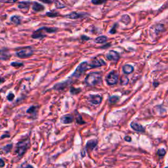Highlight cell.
<instances>
[{"label":"cell","mask_w":168,"mask_h":168,"mask_svg":"<svg viewBox=\"0 0 168 168\" xmlns=\"http://www.w3.org/2000/svg\"><path fill=\"white\" fill-rule=\"evenodd\" d=\"M30 147V142L28 137L22 139L21 140H19L16 145L15 154H17L19 158H21L26 154V152L28 151Z\"/></svg>","instance_id":"1"},{"label":"cell","mask_w":168,"mask_h":168,"mask_svg":"<svg viewBox=\"0 0 168 168\" xmlns=\"http://www.w3.org/2000/svg\"><path fill=\"white\" fill-rule=\"evenodd\" d=\"M58 30V28H53V27H47V26H43V27L40 28L36 31L33 32L32 35V38L33 39H42L45 38L47 35L46 33H55Z\"/></svg>","instance_id":"2"},{"label":"cell","mask_w":168,"mask_h":168,"mask_svg":"<svg viewBox=\"0 0 168 168\" xmlns=\"http://www.w3.org/2000/svg\"><path fill=\"white\" fill-rule=\"evenodd\" d=\"M102 76L99 72H91L88 74L85 78V83L87 86H95L101 82Z\"/></svg>","instance_id":"3"},{"label":"cell","mask_w":168,"mask_h":168,"mask_svg":"<svg viewBox=\"0 0 168 168\" xmlns=\"http://www.w3.org/2000/svg\"><path fill=\"white\" fill-rule=\"evenodd\" d=\"M34 50H33L32 47L28 46V47H24L23 48L18 49L15 55L17 57L21 59H28L32 57L33 55Z\"/></svg>","instance_id":"4"},{"label":"cell","mask_w":168,"mask_h":168,"mask_svg":"<svg viewBox=\"0 0 168 168\" xmlns=\"http://www.w3.org/2000/svg\"><path fill=\"white\" fill-rule=\"evenodd\" d=\"M91 69V66H89L88 63L83 62L78 65V66L77 67V69H76L75 72L73 73V74L72 75L71 77H72V78L74 77V78H79L84 72H85V71Z\"/></svg>","instance_id":"5"},{"label":"cell","mask_w":168,"mask_h":168,"mask_svg":"<svg viewBox=\"0 0 168 168\" xmlns=\"http://www.w3.org/2000/svg\"><path fill=\"white\" fill-rule=\"evenodd\" d=\"M118 78H119V75H118V73L115 70L111 71L109 74V75L106 76V80L107 84L109 85H116L118 82Z\"/></svg>","instance_id":"6"},{"label":"cell","mask_w":168,"mask_h":168,"mask_svg":"<svg viewBox=\"0 0 168 168\" xmlns=\"http://www.w3.org/2000/svg\"><path fill=\"white\" fill-rule=\"evenodd\" d=\"M89 64L91 69H94L97 68V67H100L102 66H105L106 64L103 59L98 57H95L91 60V63Z\"/></svg>","instance_id":"7"},{"label":"cell","mask_w":168,"mask_h":168,"mask_svg":"<svg viewBox=\"0 0 168 168\" xmlns=\"http://www.w3.org/2000/svg\"><path fill=\"white\" fill-rule=\"evenodd\" d=\"M106 57L109 60L116 63L118 61L119 59H120V55L118 52L111 50L109 52L108 54L106 55Z\"/></svg>","instance_id":"8"},{"label":"cell","mask_w":168,"mask_h":168,"mask_svg":"<svg viewBox=\"0 0 168 168\" xmlns=\"http://www.w3.org/2000/svg\"><path fill=\"white\" fill-rule=\"evenodd\" d=\"M88 100L93 104H100L102 102V97L99 95H89L88 96Z\"/></svg>","instance_id":"9"},{"label":"cell","mask_w":168,"mask_h":168,"mask_svg":"<svg viewBox=\"0 0 168 168\" xmlns=\"http://www.w3.org/2000/svg\"><path fill=\"white\" fill-rule=\"evenodd\" d=\"M60 122L63 124H70L73 122L74 116L71 114H65L60 118Z\"/></svg>","instance_id":"10"},{"label":"cell","mask_w":168,"mask_h":168,"mask_svg":"<svg viewBox=\"0 0 168 168\" xmlns=\"http://www.w3.org/2000/svg\"><path fill=\"white\" fill-rule=\"evenodd\" d=\"M11 57V53L8 49H0V60H8Z\"/></svg>","instance_id":"11"},{"label":"cell","mask_w":168,"mask_h":168,"mask_svg":"<svg viewBox=\"0 0 168 168\" xmlns=\"http://www.w3.org/2000/svg\"><path fill=\"white\" fill-rule=\"evenodd\" d=\"M70 82V80H66V81L60 82V83H58L54 85V87H53V89H55V90H57V91L63 90L65 87H66L69 85Z\"/></svg>","instance_id":"12"},{"label":"cell","mask_w":168,"mask_h":168,"mask_svg":"<svg viewBox=\"0 0 168 168\" xmlns=\"http://www.w3.org/2000/svg\"><path fill=\"white\" fill-rule=\"evenodd\" d=\"M39 109V106L38 105H33L30 106V108L26 110V113L30 114V115L33 117V118H36L38 115V112Z\"/></svg>","instance_id":"13"},{"label":"cell","mask_w":168,"mask_h":168,"mask_svg":"<svg viewBox=\"0 0 168 168\" xmlns=\"http://www.w3.org/2000/svg\"><path fill=\"white\" fill-rule=\"evenodd\" d=\"M97 144H98V140L97 139L89 140L87 142V144L85 146L86 149L89 150H93L96 147Z\"/></svg>","instance_id":"14"},{"label":"cell","mask_w":168,"mask_h":168,"mask_svg":"<svg viewBox=\"0 0 168 168\" xmlns=\"http://www.w3.org/2000/svg\"><path fill=\"white\" fill-rule=\"evenodd\" d=\"M86 15L85 13H78L77 12H72L70 14L66 15V18H69L70 19H78L80 18H83Z\"/></svg>","instance_id":"15"},{"label":"cell","mask_w":168,"mask_h":168,"mask_svg":"<svg viewBox=\"0 0 168 168\" xmlns=\"http://www.w3.org/2000/svg\"><path fill=\"white\" fill-rule=\"evenodd\" d=\"M131 127L133 130L137 132H141V133H144L145 132V128L143 127L140 124L137 123V122H131Z\"/></svg>","instance_id":"16"},{"label":"cell","mask_w":168,"mask_h":168,"mask_svg":"<svg viewBox=\"0 0 168 168\" xmlns=\"http://www.w3.org/2000/svg\"><path fill=\"white\" fill-rule=\"evenodd\" d=\"M32 9L36 12H41L45 9L44 6L37 2H33L32 5Z\"/></svg>","instance_id":"17"},{"label":"cell","mask_w":168,"mask_h":168,"mask_svg":"<svg viewBox=\"0 0 168 168\" xmlns=\"http://www.w3.org/2000/svg\"><path fill=\"white\" fill-rule=\"evenodd\" d=\"M134 70L133 66L131 64H125L123 66V72L125 74H131Z\"/></svg>","instance_id":"18"},{"label":"cell","mask_w":168,"mask_h":168,"mask_svg":"<svg viewBox=\"0 0 168 168\" xmlns=\"http://www.w3.org/2000/svg\"><path fill=\"white\" fill-rule=\"evenodd\" d=\"M120 21L122 22V23H124L125 25L129 24L131 22V18L130 17L127 15H124L122 18L120 19Z\"/></svg>","instance_id":"19"},{"label":"cell","mask_w":168,"mask_h":168,"mask_svg":"<svg viewBox=\"0 0 168 168\" xmlns=\"http://www.w3.org/2000/svg\"><path fill=\"white\" fill-rule=\"evenodd\" d=\"M107 39H108V38H107L106 36H101L95 38V42L97 43H104L107 41Z\"/></svg>","instance_id":"20"},{"label":"cell","mask_w":168,"mask_h":168,"mask_svg":"<svg viewBox=\"0 0 168 168\" xmlns=\"http://www.w3.org/2000/svg\"><path fill=\"white\" fill-rule=\"evenodd\" d=\"M11 21L13 23L15 24L16 25H19L20 24H21V18H20L18 16H13L11 18Z\"/></svg>","instance_id":"21"},{"label":"cell","mask_w":168,"mask_h":168,"mask_svg":"<svg viewBox=\"0 0 168 168\" xmlns=\"http://www.w3.org/2000/svg\"><path fill=\"white\" fill-rule=\"evenodd\" d=\"M30 5V2H20L19 4L18 5V9H26V8H28Z\"/></svg>","instance_id":"22"},{"label":"cell","mask_w":168,"mask_h":168,"mask_svg":"<svg viewBox=\"0 0 168 168\" xmlns=\"http://www.w3.org/2000/svg\"><path fill=\"white\" fill-rule=\"evenodd\" d=\"M77 114H78V115H77V116L76 118V120L77 124H78L79 125H83V124H85V122L83 120L82 116L80 115L79 114H78V113H77Z\"/></svg>","instance_id":"23"},{"label":"cell","mask_w":168,"mask_h":168,"mask_svg":"<svg viewBox=\"0 0 168 168\" xmlns=\"http://www.w3.org/2000/svg\"><path fill=\"white\" fill-rule=\"evenodd\" d=\"M13 149V144H9V145H6L5 146H3L2 148V150L5 153V154H8L9 152H11V150H12Z\"/></svg>","instance_id":"24"},{"label":"cell","mask_w":168,"mask_h":168,"mask_svg":"<svg viewBox=\"0 0 168 168\" xmlns=\"http://www.w3.org/2000/svg\"><path fill=\"white\" fill-rule=\"evenodd\" d=\"M81 91L82 89L80 88H75V87H71V88L70 89V93L72 94V95H74L79 93L80 92H81Z\"/></svg>","instance_id":"25"},{"label":"cell","mask_w":168,"mask_h":168,"mask_svg":"<svg viewBox=\"0 0 168 168\" xmlns=\"http://www.w3.org/2000/svg\"><path fill=\"white\" fill-rule=\"evenodd\" d=\"M109 102L111 104H114L116 103L119 100V97L118 96H116V95H113V96H111L110 98H109Z\"/></svg>","instance_id":"26"},{"label":"cell","mask_w":168,"mask_h":168,"mask_svg":"<svg viewBox=\"0 0 168 168\" xmlns=\"http://www.w3.org/2000/svg\"><path fill=\"white\" fill-rule=\"evenodd\" d=\"M120 83L122 85H126L129 83V78L127 76H123L120 79Z\"/></svg>","instance_id":"27"},{"label":"cell","mask_w":168,"mask_h":168,"mask_svg":"<svg viewBox=\"0 0 168 168\" xmlns=\"http://www.w3.org/2000/svg\"><path fill=\"white\" fill-rule=\"evenodd\" d=\"M46 15L51 18H54V17H57L59 16V13H57V12H47Z\"/></svg>","instance_id":"28"},{"label":"cell","mask_w":168,"mask_h":168,"mask_svg":"<svg viewBox=\"0 0 168 168\" xmlns=\"http://www.w3.org/2000/svg\"><path fill=\"white\" fill-rule=\"evenodd\" d=\"M11 66L18 69V68H20V67L23 66L24 64L23 63H21V62H13L11 63Z\"/></svg>","instance_id":"29"},{"label":"cell","mask_w":168,"mask_h":168,"mask_svg":"<svg viewBox=\"0 0 168 168\" xmlns=\"http://www.w3.org/2000/svg\"><path fill=\"white\" fill-rule=\"evenodd\" d=\"M107 0H91V3L94 5H102L106 2Z\"/></svg>","instance_id":"30"},{"label":"cell","mask_w":168,"mask_h":168,"mask_svg":"<svg viewBox=\"0 0 168 168\" xmlns=\"http://www.w3.org/2000/svg\"><path fill=\"white\" fill-rule=\"evenodd\" d=\"M157 154L158 155L160 156V157H163L166 154V151L164 149H158V152H157Z\"/></svg>","instance_id":"31"},{"label":"cell","mask_w":168,"mask_h":168,"mask_svg":"<svg viewBox=\"0 0 168 168\" xmlns=\"http://www.w3.org/2000/svg\"><path fill=\"white\" fill-rule=\"evenodd\" d=\"M117 27H118V24L116 23L114 25V26L111 28V30L109 32V33H110V34H114V33H116V28Z\"/></svg>","instance_id":"32"},{"label":"cell","mask_w":168,"mask_h":168,"mask_svg":"<svg viewBox=\"0 0 168 168\" xmlns=\"http://www.w3.org/2000/svg\"><path fill=\"white\" fill-rule=\"evenodd\" d=\"M7 99H8L9 101H13V99H15V95L13 93H9V95L7 97Z\"/></svg>","instance_id":"33"},{"label":"cell","mask_w":168,"mask_h":168,"mask_svg":"<svg viewBox=\"0 0 168 168\" xmlns=\"http://www.w3.org/2000/svg\"><path fill=\"white\" fill-rule=\"evenodd\" d=\"M55 5H56L57 8H58V9H61V8H64V7H65L64 5L61 4L59 2H57V1H56Z\"/></svg>","instance_id":"34"},{"label":"cell","mask_w":168,"mask_h":168,"mask_svg":"<svg viewBox=\"0 0 168 168\" xmlns=\"http://www.w3.org/2000/svg\"><path fill=\"white\" fill-rule=\"evenodd\" d=\"M18 0H0V2H5V3H15L16 2H17Z\"/></svg>","instance_id":"35"},{"label":"cell","mask_w":168,"mask_h":168,"mask_svg":"<svg viewBox=\"0 0 168 168\" xmlns=\"http://www.w3.org/2000/svg\"><path fill=\"white\" fill-rule=\"evenodd\" d=\"M81 39L83 40V41H87V40H89L90 39V38H89L88 36H81Z\"/></svg>","instance_id":"36"},{"label":"cell","mask_w":168,"mask_h":168,"mask_svg":"<svg viewBox=\"0 0 168 168\" xmlns=\"http://www.w3.org/2000/svg\"><path fill=\"white\" fill-rule=\"evenodd\" d=\"M39 1L44 3H51L53 2V0H39Z\"/></svg>","instance_id":"37"},{"label":"cell","mask_w":168,"mask_h":168,"mask_svg":"<svg viewBox=\"0 0 168 168\" xmlns=\"http://www.w3.org/2000/svg\"><path fill=\"white\" fill-rule=\"evenodd\" d=\"M21 167H33L32 165L27 164H26V162H24L23 164H22Z\"/></svg>","instance_id":"38"},{"label":"cell","mask_w":168,"mask_h":168,"mask_svg":"<svg viewBox=\"0 0 168 168\" xmlns=\"http://www.w3.org/2000/svg\"><path fill=\"white\" fill-rule=\"evenodd\" d=\"M124 139H125V141H127V142H131V140H132L131 137L130 136H125Z\"/></svg>","instance_id":"39"},{"label":"cell","mask_w":168,"mask_h":168,"mask_svg":"<svg viewBox=\"0 0 168 168\" xmlns=\"http://www.w3.org/2000/svg\"><path fill=\"white\" fill-rule=\"evenodd\" d=\"M5 166V162L3 160L0 158V167H3Z\"/></svg>","instance_id":"40"},{"label":"cell","mask_w":168,"mask_h":168,"mask_svg":"<svg viewBox=\"0 0 168 168\" xmlns=\"http://www.w3.org/2000/svg\"><path fill=\"white\" fill-rule=\"evenodd\" d=\"M10 137V135L9 134H4V135H2V137H1V139H3L4 138H9Z\"/></svg>","instance_id":"41"},{"label":"cell","mask_w":168,"mask_h":168,"mask_svg":"<svg viewBox=\"0 0 168 168\" xmlns=\"http://www.w3.org/2000/svg\"><path fill=\"white\" fill-rule=\"evenodd\" d=\"M4 82H5V79H4L3 78H2V77L0 76V84H3V83H4Z\"/></svg>","instance_id":"42"},{"label":"cell","mask_w":168,"mask_h":168,"mask_svg":"<svg viewBox=\"0 0 168 168\" xmlns=\"http://www.w3.org/2000/svg\"><path fill=\"white\" fill-rule=\"evenodd\" d=\"M153 85H154V86L155 87H157L159 85V82H153Z\"/></svg>","instance_id":"43"}]
</instances>
